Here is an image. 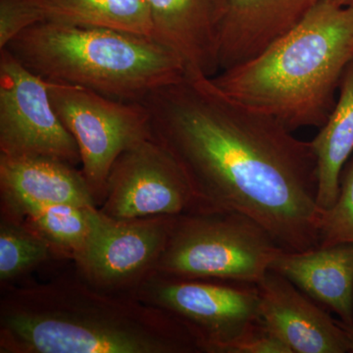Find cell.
Here are the masks:
<instances>
[{
    "mask_svg": "<svg viewBox=\"0 0 353 353\" xmlns=\"http://www.w3.org/2000/svg\"><path fill=\"white\" fill-rule=\"evenodd\" d=\"M38 18L27 0H0V50Z\"/></svg>",
    "mask_w": 353,
    "mask_h": 353,
    "instance_id": "obj_21",
    "label": "cell"
},
{
    "mask_svg": "<svg viewBox=\"0 0 353 353\" xmlns=\"http://www.w3.org/2000/svg\"><path fill=\"white\" fill-rule=\"evenodd\" d=\"M1 210L23 221L44 239L57 257L75 259L85 250L101 217L99 208L39 204L1 199Z\"/></svg>",
    "mask_w": 353,
    "mask_h": 353,
    "instance_id": "obj_17",
    "label": "cell"
},
{
    "mask_svg": "<svg viewBox=\"0 0 353 353\" xmlns=\"http://www.w3.org/2000/svg\"><path fill=\"white\" fill-rule=\"evenodd\" d=\"M4 48L44 81L125 101H143L187 70L175 52L155 39L109 28L37 23Z\"/></svg>",
    "mask_w": 353,
    "mask_h": 353,
    "instance_id": "obj_4",
    "label": "cell"
},
{
    "mask_svg": "<svg viewBox=\"0 0 353 353\" xmlns=\"http://www.w3.org/2000/svg\"><path fill=\"white\" fill-rule=\"evenodd\" d=\"M311 143L317 161V203L327 210L338 199L341 173L353 152V60L341 78L333 112Z\"/></svg>",
    "mask_w": 353,
    "mask_h": 353,
    "instance_id": "obj_16",
    "label": "cell"
},
{
    "mask_svg": "<svg viewBox=\"0 0 353 353\" xmlns=\"http://www.w3.org/2000/svg\"><path fill=\"white\" fill-rule=\"evenodd\" d=\"M153 38L175 52L187 69L214 77L220 72L222 0H146Z\"/></svg>",
    "mask_w": 353,
    "mask_h": 353,
    "instance_id": "obj_13",
    "label": "cell"
},
{
    "mask_svg": "<svg viewBox=\"0 0 353 353\" xmlns=\"http://www.w3.org/2000/svg\"><path fill=\"white\" fill-rule=\"evenodd\" d=\"M283 248L263 226L236 211L175 216L154 273L257 285Z\"/></svg>",
    "mask_w": 353,
    "mask_h": 353,
    "instance_id": "obj_5",
    "label": "cell"
},
{
    "mask_svg": "<svg viewBox=\"0 0 353 353\" xmlns=\"http://www.w3.org/2000/svg\"><path fill=\"white\" fill-rule=\"evenodd\" d=\"M341 243L353 245V158L341 173L338 199L322 210L318 227V246Z\"/></svg>",
    "mask_w": 353,
    "mask_h": 353,
    "instance_id": "obj_20",
    "label": "cell"
},
{
    "mask_svg": "<svg viewBox=\"0 0 353 353\" xmlns=\"http://www.w3.org/2000/svg\"><path fill=\"white\" fill-rule=\"evenodd\" d=\"M99 210L117 220L199 211L187 176L152 136L121 153L109 173Z\"/></svg>",
    "mask_w": 353,
    "mask_h": 353,
    "instance_id": "obj_9",
    "label": "cell"
},
{
    "mask_svg": "<svg viewBox=\"0 0 353 353\" xmlns=\"http://www.w3.org/2000/svg\"><path fill=\"white\" fill-rule=\"evenodd\" d=\"M131 294L175 316L199 339L202 352L221 353L261 322L256 285L153 273Z\"/></svg>",
    "mask_w": 353,
    "mask_h": 353,
    "instance_id": "obj_7",
    "label": "cell"
},
{
    "mask_svg": "<svg viewBox=\"0 0 353 353\" xmlns=\"http://www.w3.org/2000/svg\"><path fill=\"white\" fill-rule=\"evenodd\" d=\"M0 196L39 204L97 208L83 172L48 157L0 155Z\"/></svg>",
    "mask_w": 353,
    "mask_h": 353,
    "instance_id": "obj_15",
    "label": "cell"
},
{
    "mask_svg": "<svg viewBox=\"0 0 353 353\" xmlns=\"http://www.w3.org/2000/svg\"><path fill=\"white\" fill-rule=\"evenodd\" d=\"M256 285L262 323L292 353L348 352L339 320L284 276L269 270Z\"/></svg>",
    "mask_w": 353,
    "mask_h": 353,
    "instance_id": "obj_11",
    "label": "cell"
},
{
    "mask_svg": "<svg viewBox=\"0 0 353 353\" xmlns=\"http://www.w3.org/2000/svg\"><path fill=\"white\" fill-rule=\"evenodd\" d=\"M339 322H340L341 328L343 329L345 334H347L348 352L353 353V323H352V324H347V323L341 322L340 319H339Z\"/></svg>",
    "mask_w": 353,
    "mask_h": 353,
    "instance_id": "obj_23",
    "label": "cell"
},
{
    "mask_svg": "<svg viewBox=\"0 0 353 353\" xmlns=\"http://www.w3.org/2000/svg\"><path fill=\"white\" fill-rule=\"evenodd\" d=\"M270 270L287 278L297 289L341 322L353 323V245L325 246L305 252L283 250Z\"/></svg>",
    "mask_w": 353,
    "mask_h": 353,
    "instance_id": "obj_14",
    "label": "cell"
},
{
    "mask_svg": "<svg viewBox=\"0 0 353 353\" xmlns=\"http://www.w3.org/2000/svg\"><path fill=\"white\" fill-rule=\"evenodd\" d=\"M221 353H292L280 339L260 322L254 328L229 343Z\"/></svg>",
    "mask_w": 353,
    "mask_h": 353,
    "instance_id": "obj_22",
    "label": "cell"
},
{
    "mask_svg": "<svg viewBox=\"0 0 353 353\" xmlns=\"http://www.w3.org/2000/svg\"><path fill=\"white\" fill-rule=\"evenodd\" d=\"M152 136L182 169L199 211H236L289 252L318 246L317 161L311 141L187 69L143 101Z\"/></svg>",
    "mask_w": 353,
    "mask_h": 353,
    "instance_id": "obj_1",
    "label": "cell"
},
{
    "mask_svg": "<svg viewBox=\"0 0 353 353\" xmlns=\"http://www.w3.org/2000/svg\"><path fill=\"white\" fill-rule=\"evenodd\" d=\"M322 0H222L220 71L254 57Z\"/></svg>",
    "mask_w": 353,
    "mask_h": 353,
    "instance_id": "obj_12",
    "label": "cell"
},
{
    "mask_svg": "<svg viewBox=\"0 0 353 353\" xmlns=\"http://www.w3.org/2000/svg\"><path fill=\"white\" fill-rule=\"evenodd\" d=\"M353 60V7L322 0L289 31L211 80L228 97L290 131L321 128Z\"/></svg>",
    "mask_w": 353,
    "mask_h": 353,
    "instance_id": "obj_3",
    "label": "cell"
},
{
    "mask_svg": "<svg viewBox=\"0 0 353 353\" xmlns=\"http://www.w3.org/2000/svg\"><path fill=\"white\" fill-rule=\"evenodd\" d=\"M0 155L81 163L78 145L53 108L48 83L6 48L0 50Z\"/></svg>",
    "mask_w": 353,
    "mask_h": 353,
    "instance_id": "obj_8",
    "label": "cell"
},
{
    "mask_svg": "<svg viewBox=\"0 0 353 353\" xmlns=\"http://www.w3.org/2000/svg\"><path fill=\"white\" fill-rule=\"evenodd\" d=\"M53 108L75 139L85 180L97 204L121 153L152 136L150 113L141 101L111 99L90 88L48 82Z\"/></svg>",
    "mask_w": 353,
    "mask_h": 353,
    "instance_id": "obj_6",
    "label": "cell"
},
{
    "mask_svg": "<svg viewBox=\"0 0 353 353\" xmlns=\"http://www.w3.org/2000/svg\"><path fill=\"white\" fill-rule=\"evenodd\" d=\"M334 1L343 6L353 7V0H334Z\"/></svg>",
    "mask_w": 353,
    "mask_h": 353,
    "instance_id": "obj_24",
    "label": "cell"
},
{
    "mask_svg": "<svg viewBox=\"0 0 353 353\" xmlns=\"http://www.w3.org/2000/svg\"><path fill=\"white\" fill-rule=\"evenodd\" d=\"M57 256L52 246L23 221L1 210L0 282L4 285L27 275Z\"/></svg>",
    "mask_w": 353,
    "mask_h": 353,
    "instance_id": "obj_19",
    "label": "cell"
},
{
    "mask_svg": "<svg viewBox=\"0 0 353 353\" xmlns=\"http://www.w3.org/2000/svg\"><path fill=\"white\" fill-rule=\"evenodd\" d=\"M38 23L109 28L153 38L146 0H27Z\"/></svg>",
    "mask_w": 353,
    "mask_h": 353,
    "instance_id": "obj_18",
    "label": "cell"
},
{
    "mask_svg": "<svg viewBox=\"0 0 353 353\" xmlns=\"http://www.w3.org/2000/svg\"><path fill=\"white\" fill-rule=\"evenodd\" d=\"M174 217L117 220L101 211L88 245L74 259L78 276L104 292L131 294L154 273Z\"/></svg>",
    "mask_w": 353,
    "mask_h": 353,
    "instance_id": "obj_10",
    "label": "cell"
},
{
    "mask_svg": "<svg viewBox=\"0 0 353 353\" xmlns=\"http://www.w3.org/2000/svg\"><path fill=\"white\" fill-rule=\"evenodd\" d=\"M1 353H196L199 339L163 309L78 279L10 289L0 301Z\"/></svg>",
    "mask_w": 353,
    "mask_h": 353,
    "instance_id": "obj_2",
    "label": "cell"
}]
</instances>
